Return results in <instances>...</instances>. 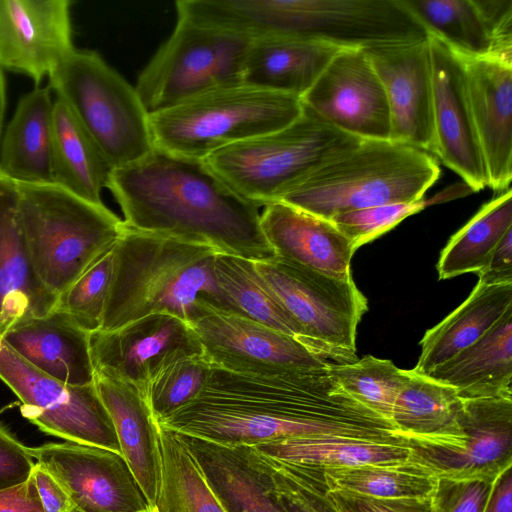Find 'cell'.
Segmentation results:
<instances>
[{"label":"cell","mask_w":512,"mask_h":512,"mask_svg":"<svg viewBox=\"0 0 512 512\" xmlns=\"http://www.w3.org/2000/svg\"><path fill=\"white\" fill-rule=\"evenodd\" d=\"M6 110V84L3 69L0 67V141L2 137L3 121Z\"/></svg>","instance_id":"obj_51"},{"label":"cell","mask_w":512,"mask_h":512,"mask_svg":"<svg viewBox=\"0 0 512 512\" xmlns=\"http://www.w3.org/2000/svg\"><path fill=\"white\" fill-rule=\"evenodd\" d=\"M95 387L106 408L121 454L150 505L157 501L161 480L159 425L139 389L121 379L95 374Z\"/></svg>","instance_id":"obj_24"},{"label":"cell","mask_w":512,"mask_h":512,"mask_svg":"<svg viewBox=\"0 0 512 512\" xmlns=\"http://www.w3.org/2000/svg\"><path fill=\"white\" fill-rule=\"evenodd\" d=\"M188 323L210 363L225 370L272 374L333 364L298 338L202 297L193 305Z\"/></svg>","instance_id":"obj_12"},{"label":"cell","mask_w":512,"mask_h":512,"mask_svg":"<svg viewBox=\"0 0 512 512\" xmlns=\"http://www.w3.org/2000/svg\"><path fill=\"white\" fill-rule=\"evenodd\" d=\"M432 57L434 151L472 190L488 186V176L468 98L462 59L428 35Z\"/></svg>","instance_id":"obj_17"},{"label":"cell","mask_w":512,"mask_h":512,"mask_svg":"<svg viewBox=\"0 0 512 512\" xmlns=\"http://www.w3.org/2000/svg\"><path fill=\"white\" fill-rule=\"evenodd\" d=\"M254 264L300 329L305 345L333 364L358 359L357 326L368 310V302L352 276L335 278L276 257Z\"/></svg>","instance_id":"obj_10"},{"label":"cell","mask_w":512,"mask_h":512,"mask_svg":"<svg viewBox=\"0 0 512 512\" xmlns=\"http://www.w3.org/2000/svg\"><path fill=\"white\" fill-rule=\"evenodd\" d=\"M112 168L67 106L53 104V184L92 203L101 204Z\"/></svg>","instance_id":"obj_31"},{"label":"cell","mask_w":512,"mask_h":512,"mask_svg":"<svg viewBox=\"0 0 512 512\" xmlns=\"http://www.w3.org/2000/svg\"><path fill=\"white\" fill-rule=\"evenodd\" d=\"M432 35L461 58H493L491 32L477 0H400Z\"/></svg>","instance_id":"obj_34"},{"label":"cell","mask_w":512,"mask_h":512,"mask_svg":"<svg viewBox=\"0 0 512 512\" xmlns=\"http://www.w3.org/2000/svg\"><path fill=\"white\" fill-rule=\"evenodd\" d=\"M31 475L44 512H69L74 509L66 491L48 471L36 463Z\"/></svg>","instance_id":"obj_48"},{"label":"cell","mask_w":512,"mask_h":512,"mask_svg":"<svg viewBox=\"0 0 512 512\" xmlns=\"http://www.w3.org/2000/svg\"><path fill=\"white\" fill-rule=\"evenodd\" d=\"M462 398L449 385L408 370L393 406L391 422L405 444L442 449L462 434Z\"/></svg>","instance_id":"obj_27"},{"label":"cell","mask_w":512,"mask_h":512,"mask_svg":"<svg viewBox=\"0 0 512 512\" xmlns=\"http://www.w3.org/2000/svg\"><path fill=\"white\" fill-rule=\"evenodd\" d=\"M512 308V282H477L468 298L420 341L416 373L427 375L479 340Z\"/></svg>","instance_id":"obj_29"},{"label":"cell","mask_w":512,"mask_h":512,"mask_svg":"<svg viewBox=\"0 0 512 512\" xmlns=\"http://www.w3.org/2000/svg\"><path fill=\"white\" fill-rule=\"evenodd\" d=\"M212 364L204 352L176 350L150 373L145 399L157 422L162 421L202 390Z\"/></svg>","instance_id":"obj_38"},{"label":"cell","mask_w":512,"mask_h":512,"mask_svg":"<svg viewBox=\"0 0 512 512\" xmlns=\"http://www.w3.org/2000/svg\"><path fill=\"white\" fill-rule=\"evenodd\" d=\"M18 188V220L30 262L58 296L119 239L125 224L104 203L54 184Z\"/></svg>","instance_id":"obj_5"},{"label":"cell","mask_w":512,"mask_h":512,"mask_svg":"<svg viewBox=\"0 0 512 512\" xmlns=\"http://www.w3.org/2000/svg\"><path fill=\"white\" fill-rule=\"evenodd\" d=\"M326 493L337 512H434L433 494L425 498L381 499L327 488Z\"/></svg>","instance_id":"obj_44"},{"label":"cell","mask_w":512,"mask_h":512,"mask_svg":"<svg viewBox=\"0 0 512 512\" xmlns=\"http://www.w3.org/2000/svg\"><path fill=\"white\" fill-rule=\"evenodd\" d=\"M512 229V190L508 188L484 204L455 233L437 263L439 279L479 273L502 237Z\"/></svg>","instance_id":"obj_35"},{"label":"cell","mask_w":512,"mask_h":512,"mask_svg":"<svg viewBox=\"0 0 512 512\" xmlns=\"http://www.w3.org/2000/svg\"><path fill=\"white\" fill-rule=\"evenodd\" d=\"M115 244L58 295L54 310L89 334L100 331L102 327L116 265Z\"/></svg>","instance_id":"obj_41"},{"label":"cell","mask_w":512,"mask_h":512,"mask_svg":"<svg viewBox=\"0 0 512 512\" xmlns=\"http://www.w3.org/2000/svg\"><path fill=\"white\" fill-rule=\"evenodd\" d=\"M361 141L304 108L289 125L225 147L204 161L228 187L260 208L280 201Z\"/></svg>","instance_id":"obj_6"},{"label":"cell","mask_w":512,"mask_h":512,"mask_svg":"<svg viewBox=\"0 0 512 512\" xmlns=\"http://www.w3.org/2000/svg\"><path fill=\"white\" fill-rule=\"evenodd\" d=\"M303 111L298 97L240 83L152 114L150 127L155 148L204 160L225 147L279 130Z\"/></svg>","instance_id":"obj_7"},{"label":"cell","mask_w":512,"mask_h":512,"mask_svg":"<svg viewBox=\"0 0 512 512\" xmlns=\"http://www.w3.org/2000/svg\"><path fill=\"white\" fill-rule=\"evenodd\" d=\"M0 336L21 358L63 384L87 386L95 382L90 334L56 310Z\"/></svg>","instance_id":"obj_23"},{"label":"cell","mask_w":512,"mask_h":512,"mask_svg":"<svg viewBox=\"0 0 512 512\" xmlns=\"http://www.w3.org/2000/svg\"><path fill=\"white\" fill-rule=\"evenodd\" d=\"M213 271L226 309L302 341L300 329L266 286L253 261L218 252Z\"/></svg>","instance_id":"obj_36"},{"label":"cell","mask_w":512,"mask_h":512,"mask_svg":"<svg viewBox=\"0 0 512 512\" xmlns=\"http://www.w3.org/2000/svg\"><path fill=\"white\" fill-rule=\"evenodd\" d=\"M107 189L128 228L206 244L253 262L275 258L259 208L228 187L204 160L154 148L112 169Z\"/></svg>","instance_id":"obj_2"},{"label":"cell","mask_w":512,"mask_h":512,"mask_svg":"<svg viewBox=\"0 0 512 512\" xmlns=\"http://www.w3.org/2000/svg\"><path fill=\"white\" fill-rule=\"evenodd\" d=\"M461 59L488 187L502 192L512 180V65L494 58Z\"/></svg>","instance_id":"obj_20"},{"label":"cell","mask_w":512,"mask_h":512,"mask_svg":"<svg viewBox=\"0 0 512 512\" xmlns=\"http://www.w3.org/2000/svg\"><path fill=\"white\" fill-rule=\"evenodd\" d=\"M159 425V424H158ZM160 512H227L183 438L159 425Z\"/></svg>","instance_id":"obj_33"},{"label":"cell","mask_w":512,"mask_h":512,"mask_svg":"<svg viewBox=\"0 0 512 512\" xmlns=\"http://www.w3.org/2000/svg\"><path fill=\"white\" fill-rule=\"evenodd\" d=\"M329 371L347 394L391 422L408 370L398 368L391 360L368 355L351 363L330 364Z\"/></svg>","instance_id":"obj_40"},{"label":"cell","mask_w":512,"mask_h":512,"mask_svg":"<svg viewBox=\"0 0 512 512\" xmlns=\"http://www.w3.org/2000/svg\"><path fill=\"white\" fill-rule=\"evenodd\" d=\"M246 447L284 512H337L318 468L280 461Z\"/></svg>","instance_id":"obj_39"},{"label":"cell","mask_w":512,"mask_h":512,"mask_svg":"<svg viewBox=\"0 0 512 512\" xmlns=\"http://www.w3.org/2000/svg\"><path fill=\"white\" fill-rule=\"evenodd\" d=\"M304 108L362 140H391L390 110L364 48H343L301 98Z\"/></svg>","instance_id":"obj_13"},{"label":"cell","mask_w":512,"mask_h":512,"mask_svg":"<svg viewBox=\"0 0 512 512\" xmlns=\"http://www.w3.org/2000/svg\"><path fill=\"white\" fill-rule=\"evenodd\" d=\"M498 476L438 479L432 495L434 512H483Z\"/></svg>","instance_id":"obj_43"},{"label":"cell","mask_w":512,"mask_h":512,"mask_svg":"<svg viewBox=\"0 0 512 512\" xmlns=\"http://www.w3.org/2000/svg\"><path fill=\"white\" fill-rule=\"evenodd\" d=\"M251 447L277 460L314 468L397 463L409 458V448L401 440L339 435L291 438Z\"/></svg>","instance_id":"obj_32"},{"label":"cell","mask_w":512,"mask_h":512,"mask_svg":"<svg viewBox=\"0 0 512 512\" xmlns=\"http://www.w3.org/2000/svg\"><path fill=\"white\" fill-rule=\"evenodd\" d=\"M250 41L245 36L177 19L172 34L137 78L135 88L148 114L242 83Z\"/></svg>","instance_id":"obj_9"},{"label":"cell","mask_w":512,"mask_h":512,"mask_svg":"<svg viewBox=\"0 0 512 512\" xmlns=\"http://www.w3.org/2000/svg\"><path fill=\"white\" fill-rule=\"evenodd\" d=\"M69 512H79V511H78V510H76V509H72V510H71V511H69Z\"/></svg>","instance_id":"obj_53"},{"label":"cell","mask_w":512,"mask_h":512,"mask_svg":"<svg viewBox=\"0 0 512 512\" xmlns=\"http://www.w3.org/2000/svg\"><path fill=\"white\" fill-rule=\"evenodd\" d=\"M69 0H0V67L35 86L75 49Z\"/></svg>","instance_id":"obj_18"},{"label":"cell","mask_w":512,"mask_h":512,"mask_svg":"<svg viewBox=\"0 0 512 512\" xmlns=\"http://www.w3.org/2000/svg\"><path fill=\"white\" fill-rule=\"evenodd\" d=\"M318 469L328 490L381 499L429 497L438 482L428 470L409 460Z\"/></svg>","instance_id":"obj_37"},{"label":"cell","mask_w":512,"mask_h":512,"mask_svg":"<svg viewBox=\"0 0 512 512\" xmlns=\"http://www.w3.org/2000/svg\"><path fill=\"white\" fill-rule=\"evenodd\" d=\"M483 512H512V466L498 476Z\"/></svg>","instance_id":"obj_50"},{"label":"cell","mask_w":512,"mask_h":512,"mask_svg":"<svg viewBox=\"0 0 512 512\" xmlns=\"http://www.w3.org/2000/svg\"><path fill=\"white\" fill-rule=\"evenodd\" d=\"M176 350L203 352L188 322L170 313H155L112 331L90 334L95 374L136 386L145 398L151 371Z\"/></svg>","instance_id":"obj_19"},{"label":"cell","mask_w":512,"mask_h":512,"mask_svg":"<svg viewBox=\"0 0 512 512\" xmlns=\"http://www.w3.org/2000/svg\"><path fill=\"white\" fill-rule=\"evenodd\" d=\"M462 434L446 449L407 445L408 460L437 479L496 477L512 466V398L462 399Z\"/></svg>","instance_id":"obj_15"},{"label":"cell","mask_w":512,"mask_h":512,"mask_svg":"<svg viewBox=\"0 0 512 512\" xmlns=\"http://www.w3.org/2000/svg\"><path fill=\"white\" fill-rule=\"evenodd\" d=\"M180 436L227 512H284L270 494L265 478L246 446H228Z\"/></svg>","instance_id":"obj_30"},{"label":"cell","mask_w":512,"mask_h":512,"mask_svg":"<svg viewBox=\"0 0 512 512\" xmlns=\"http://www.w3.org/2000/svg\"><path fill=\"white\" fill-rule=\"evenodd\" d=\"M115 247L114 277L100 331L155 313L188 322L200 297L225 308L213 271L215 248L126 226Z\"/></svg>","instance_id":"obj_3"},{"label":"cell","mask_w":512,"mask_h":512,"mask_svg":"<svg viewBox=\"0 0 512 512\" xmlns=\"http://www.w3.org/2000/svg\"><path fill=\"white\" fill-rule=\"evenodd\" d=\"M18 184L0 172V334L55 309L58 296L35 273L18 220Z\"/></svg>","instance_id":"obj_22"},{"label":"cell","mask_w":512,"mask_h":512,"mask_svg":"<svg viewBox=\"0 0 512 512\" xmlns=\"http://www.w3.org/2000/svg\"><path fill=\"white\" fill-rule=\"evenodd\" d=\"M0 512H44L32 475L25 482L0 491Z\"/></svg>","instance_id":"obj_49"},{"label":"cell","mask_w":512,"mask_h":512,"mask_svg":"<svg viewBox=\"0 0 512 512\" xmlns=\"http://www.w3.org/2000/svg\"><path fill=\"white\" fill-rule=\"evenodd\" d=\"M53 104L49 86L18 101L0 141V172L17 184H53Z\"/></svg>","instance_id":"obj_26"},{"label":"cell","mask_w":512,"mask_h":512,"mask_svg":"<svg viewBox=\"0 0 512 512\" xmlns=\"http://www.w3.org/2000/svg\"><path fill=\"white\" fill-rule=\"evenodd\" d=\"M493 41V58L512 65V0H477Z\"/></svg>","instance_id":"obj_46"},{"label":"cell","mask_w":512,"mask_h":512,"mask_svg":"<svg viewBox=\"0 0 512 512\" xmlns=\"http://www.w3.org/2000/svg\"><path fill=\"white\" fill-rule=\"evenodd\" d=\"M35 465L28 447L0 424V491L28 480Z\"/></svg>","instance_id":"obj_45"},{"label":"cell","mask_w":512,"mask_h":512,"mask_svg":"<svg viewBox=\"0 0 512 512\" xmlns=\"http://www.w3.org/2000/svg\"><path fill=\"white\" fill-rule=\"evenodd\" d=\"M426 376L462 399L512 398V308L479 340Z\"/></svg>","instance_id":"obj_28"},{"label":"cell","mask_w":512,"mask_h":512,"mask_svg":"<svg viewBox=\"0 0 512 512\" xmlns=\"http://www.w3.org/2000/svg\"><path fill=\"white\" fill-rule=\"evenodd\" d=\"M478 276V281L485 284L512 282V229L496 245Z\"/></svg>","instance_id":"obj_47"},{"label":"cell","mask_w":512,"mask_h":512,"mask_svg":"<svg viewBox=\"0 0 512 512\" xmlns=\"http://www.w3.org/2000/svg\"><path fill=\"white\" fill-rule=\"evenodd\" d=\"M49 87L96 144L112 169L155 147L150 115L136 88L95 51L74 49L49 75Z\"/></svg>","instance_id":"obj_8"},{"label":"cell","mask_w":512,"mask_h":512,"mask_svg":"<svg viewBox=\"0 0 512 512\" xmlns=\"http://www.w3.org/2000/svg\"><path fill=\"white\" fill-rule=\"evenodd\" d=\"M441 174L432 154L391 140H362L310 174L280 201L333 217L424 198Z\"/></svg>","instance_id":"obj_4"},{"label":"cell","mask_w":512,"mask_h":512,"mask_svg":"<svg viewBox=\"0 0 512 512\" xmlns=\"http://www.w3.org/2000/svg\"><path fill=\"white\" fill-rule=\"evenodd\" d=\"M341 49L305 37L251 39L243 63L242 83L301 99Z\"/></svg>","instance_id":"obj_25"},{"label":"cell","mask_w":512,"mask_h":512,"mask_svg":"<svg viewBox=\"0 0 512 512\" xmlns=\"http://www.w3.org/2000/svg\"><path fill=\"white\" fill-rule=\"evenodd\" d=\"M28 451L79 512H134L150 505L121 453L70 441Z\"/></svg>","instance_id":"obj_14"},{"label":"cell","mask_w":512,"mask_h":512,"mask_svg":"<svg viewBox=\"0 0 512 512\" xmlns=\"http://www.w3.org/2000/svg\"><path fill=\"white\" fill-rule=\"evenodd\" d=\"M364 49L385 89L391 141L433 154V80L428 35Z\"/></svg>","instance_id":"obj_16"},{"label":"cell","mask_w":512,"mask_h":512,"mask_svg":"<svg viewBox=\"0 0 512 512\" xmlns=\"http://www.w3.org/2000/svg\"><path fill=\"white\" fill-rule=\"evenodd\" d=\"M0 379L21 401L23 417L41 431L121 453L95 384L70 386L49 377L10 349L1 336Z\"/></svg>","instance_id":"obj_11"},{"label":"cell","mask_w":512,"mask_h":512,"mask_svg":"<svg viewBox=\"0 0 512 512\" xmlns=\"http://www.w3.org/2000/svg\"><path fill=\"white\" fill-rule=\"evenodd\" d=\"M157 423L228 446L321 435L398 440L394 425L347 394L329 365L272 374L212 365L200 393Z\"/></svg>","instance_id":"obj_1"},{"label":"cell","mask_w":512,"mask_h":512,"mask_svg":"<svg viewBox=\"0 0 512 512\" xmlns=\"http://www.w3.org/2000/svg\"><path fill=\"white\" fill-rule=\"evenodd\" d=\"M260 225L276 258L335 278L352 276L356 250L332 221L278 201L264 206Z\"/></svg>","instance_id":"obj_21"},{"label":"cell","mask_w":512,"mask_h":512,"mask_svg":"<svg viewBox=\"0 0 512 512\" xmlns=\"http://www.w3.org/2000/svg\"><path fill=\"white\" fill-rule=\"evenodd\" d=\"M134 512H160V511L156 505H149L148 507H146L144 509L137 510Z\"/></svg>","instance_id":"obj_52"},{"label":"cell","mask_w":512,"mask_h":512,"mask_svg":"<svg viewBox=\"0 0 512 512\" xmlns=\"http://www.w3.org/2000/svg\"><path fill=\"white\" fill-rule=\"evenodd\" d=\"M474 193L464 182L453 184L431 198L370 207L337 215L330 219L350 240L355 250L394 228L408 216L427 206Z\"/></svg>","instance_id":"obj_42"}]
</instances>
